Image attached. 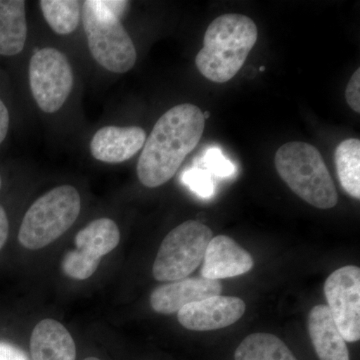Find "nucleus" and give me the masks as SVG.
Segmentation results:
<instances>
[{"mask_svg":"<svg viewBox=\"0 0 360 360\" xmlns=\"http://www.w3.org/2000/svg\"><path fill=\"white\" fill-rule=\"evenodd\" d=\"M205 120L198 106L179 104L156 122L146 137L137 163V176L155 188L172 179L205 132Z\"/></svg>","mask_w":360,"mask_h":360,"instance_id":"1","label":"nucleus"},{"mask_svg":"<svg viewBox=\"0 0 360 360\" xmlns=\"http://www.w3.org/2000/svg\"><path fill=\"white\" fill-rule=\"evenodd\" d=\"M257 39V26L251 18L238 13L220 15L206 30L196 68L210 82H229L243 68Z\"/></svg>","mask_w":360,"mask_h":360,"instance_id":"2","label":"nucleus"},{"mask_svg":"<svg viewBox=\"0 0 360 360\" xmlns=\"http://www.w3.org/2000/svg\"><path fill=\"white\" fill-rule=\"evenodd\" d=\"M276 167L288 187L309 205L321 210L335 207L338 194L319 149L290 141L276 151Z\"/></svg>","mask_w":360,"mask_h":360,"instance_id":"3","label":"nucleus"},{"mask_svg":"<svg viewBox=\"0 0 360 360\" xmlns=\"http://www.w3.org/2000/svg\"><path fill=\"white\" fill-rule=\"evenodd\" d=\"M80 210L82 200L77 188L56 187L28 208L21 222L18 240L27 250L45 248L72 226Z\"/></svg>","mask_w":360,"mask_h":360,"instance_id":"4","label":"nucleus"},{"mask_svg":"<svg viewBox=\"0 0 360 360\" xmlns=\"http://www.w3.org/2000/svg\"><path fill=\"white\" fill-rule=\"evenodd\" d=\"M82 21L91 56L106 70L125 73L136 63V49L122 20L101 6V0L82 4Z\"/></svg>","mask_w":360,"mask_h":360,"instance_id":"5","label":"nucleus"},{"mask_svg":"<svg viewBox=\"0 0 360 360\" xmlns=\"http://www.w3.org/2000/svg\"><path fill=\"white\" fill-rule=\"evenodd\" d=\"M213 233L207 225L187 220L172 229L163 239L155 264L153 276L158 281L186 278L200 266Z\"/></svg>","mask_w":360,"mask_h":360,"instance_id":"6","label":"nucleus"},{"mask_svg":"<svg viewBox=\"0 0 360 360\" xmlns=\"http://www.w3.org/2000/svg\"><path fill=\"white\" fill-rule=\"evenodd\" d=\"M28 75L33 98L40 110L45 113L60 110L75 82L72 68L65 54L51 47L35 51Z\"/></svg>","mask_w":360,"mask_h":360,"instance_id":"7","label":"nucleus"},{"mask_svg":"<svg viewBox=\"0 0 360 360\" xmlns=\"http://www.w3.org/2000/svg\"><path fill=\"white\" fill-rule=\"evenodd\" d=\"M328 309L343 340H360V269L354 265L341 267L324 283Z\"/></svg>","mask_w":360,"mask_h":360,"instance_id":"8","label":"nucleus"},{"mask_svg":"<svg viewBox=\"0 0 360 360\" xmlns=\"http://www.w3.org/2000/svg\"><path fill=\"white\" fill-rule=\"evenodd\" d=\"M245 312L241 298L219 295L186 305L177 312V319L189 330L208 331L232 326Z\"/></svg>","mask_w":360,"mask_h":360,"instance_id":"9","label":"nucleus"},{"mask_svg":"<svg viewBox=\"0 0 360 360\" xmlns=\"http://www.w3.org/2000/svg\"><path fill=\"white\" fill-rule=\"evenodd\" d=\"M201 277L212 281L248 274L255 262L248 251L229 236L212 238L206 248Z\"/></svg>","mask_w":360,"mask_h":360,"instance_id":"10","label":"nucleus"},{"mask_svg":"<svg viewBox=\"0 0 360 360\" xmlns=\"http://www.w3.org/2000/svg\"><path fill=\"white\" fill-rule=\"evenodd\" d=\"M222 291L220 281L198 277L184 278L165 284L153 290L150 305L158 314H172L191 303L200 302Z\"/></svg>","mask_w":360,"mask_h":360,"instance_id":"11","label":"nucleus"},{"mask_svg":"<svg viewBox=\"0 0 360 360\" xmlns=\"http://www.w3.org/2000/svg\"><path fill=\"white\" fill-rule=\"evenodd\" d=\"M146 132L139 127L108 125L97 130L90 141V153L106 163H122L143 148Z\"/></svg>","mask_w":360,"mask_h":360,"instance_id":"12","label":"nucleus"},{"mask_svg":"<svg viewBox=\"0 0 360 360\" xmlns=\"http://www.w3.org/2000/svg\"><path fill=\"white\" fill-rule=\"evenodd\" d=\"M32 360H75L77 348L68 329L54 319L39 322L30 338Z\"/></svg>","mask_w":360,"mask_h":360,"instance_id":"13","label":"nucleus"},{"mask_svg":"<svg viewBox=\"0 0 360 360\" xmlns=\"http://www.w3.org/2000/svg\"><path fill=\"white\" fill-rule=\"evenodd\" d=\"M310 340L321 360H350L347 341L343 340L328 305H316L309 316Z\"/></svg>","mask_w":360,"mask_h":360,"instance_id":"14","label":"nucleus"},{"mask_svg":"<svg viewBox=\"0 0 360 360\" xmlns=\"http://www.w3.org/2000/svg\"><path fill=\"white\" fill-rule=\"evenodd\" d=\"M120 240L117 224L110 219H99L87 224L75 236V252L92 266L98 267L101 257L115 250Z\"/></svg>","mask_w":360,"mask_h":360,"instance_id":"15","label":"nucleus"},{"mask_svg":"<svg viewBox=\"0 0 360 360\" xmlns=\"http://www.w3.org/2000/svg\"><path fill=\"white\" fill-rule=\"evenodd\" d=\"M26 2L0 0V56L20 54L27 39Z\"/></svg>","mask_w":360,"mask_h":360,"instance_id":"16","label":"nucleus"},{"mask_svg":"<svg viewBox=\"0 0 360 360\" xmlns=\"http://www.w3.org/2000/svg\"><path fill=\"white\" fill-rule=\"evenodd\" d=\"M236 360H297L283 340L270 333H252L236 348Z\"/></svg>","mask_w":360,"mask_h":360,"instance_id":"17","label":"nucleus"},{"mask_svg":"<svg viewBox=\"0 0 360 360\" xmlns=\"http://www.w3.org/2000/svg\"><path fill=\"white\" fill-rule=\"evenodd\" d=\"M335 161L338 179L345 193L355 200L360 198V141L348 139L338 144Z\"/></svg>","mask_w":360,"mask_h":360,"instance_id":"18","label":"nucleus"},{"mask_svg":"<svg viewBox=\"0 0 360 360\" xmlns=\"http://www.w3.org/2000/svg\"><path fill=\"white\" fill-rule=\"evenodd\" d=\"M39 6L45 20L54 32L68 35L77 30L80 21L82 2L75 0H41Z\"/></svg>","mask_w":360,"mask_h":360,"instance_id":"19","label":"nucleus"},{"mask_svg":"<svg viewBox=\"0 0 360 360\" xmlns=\"http://www.w3.org/2000/svg\"><path fill=\"white\" fill-rule=\"evenodd\" d=\"M182 182L203 200H208L214 193L212 174L203 168L196 167L187 170L182 175Z\"/></svg>","mask_w":360,"mask_h":360,"instance_id":"20","label":"nucleus"},{"mask_svg":"<svg viewBox=\"0 0 360 360\" xmlns=\"http://www.w3.org/2000/svg\"><path fill=\"white\" fill-rule=\"evenodd\" d=\"M202 162L205 170L224 179L232 176L236 172L234 163L225 158L221 149L219 148H208L203 155Z\"/></svg>","mask_w":360,"mask_h":360,"instance_id":"21","label":"nucleus"},{"mask_svg":"<svg viewBox=\"0 0 360 360\" xmlns=\"http://www.w3.org/2000/svg\"><path fill=\"white\" fill-rule=\"evenodd\" d=\"M345 98L348 105L356 113H360V70H357L350 78L345 90Z\"/></svg>","mask_w":360,"mask_h":360,"instance_id":"22","label":"nucleus"},{"mask_svg":"<svg viewBox=\"0 0 360 360\" xmlns=\"http://www.w3.org/2000/svg\"><path fill=\"white\" fill-rule=\"evenodd\" d=\"M0 360H30L21 348L11 342L0 341Z\"/></svg>","mask_w":360,"mask_h":360,"instance_id":"23","label":"nucleus"},{"mask_svg":"<svg viewBox=\"0 0 360 360\" xmlns=\"http://www.w3.org/2000/svg\"><path fill=\"white\" fill-rule=\"evenodd\" d=\"M11 127V115L8 108L0 96V146L6 141Z\"/></svg>","mask_w":360,"mask_h":360,"instance_id":"24","label":"nucleus"},{"mask_svg":"<svg viewBox=\"0 0 360 360\" xmlns=\"http://www.w3.org/2000/svg\"><path fill=\"white\" fill-rule=\"evenodd\" d=\"M9 222L7 213L4 206L0 205V250L6 245L8 238Z\"/></svg>","mask_w":360,"mask_h":360,"instance_id":"25","label":"nucleus"},{"mask_svg":"<svg viewBox=\"0 0 360 360\" xmlns=\"http://www.w3.org/2000/svg\"><path fill=\"white\" fill-rule=\"evenodd\" d=\"M203 117H205V120H208V118L210 117V111H205V113H203Z\"/></svg>","mask_w":360,"mask_h":360,"instance_id":"26","label":"nucleus"},{"mask_svg":"<svg viewBox=\"0 0 360 360\" xmlns=\"http://www.w3.org/2000/svg\"><path fill=\"white\" fill-rule=\"evenodd\" d=\"M84 360H101V359H96V357H87V359H85Z\"/></svg>","mask_w":360,"mask_h":360,"instance_id":"27","label":"nucleus"},{"mask_svg":"<svg viewBox=\"0 0 360 360\" xmlns=\"http://www.w3.org/2000/svg\"><path fill=\"white\" fill-rule=\"evenodd\" d=\"M264 70H265L264 66H260V68H259L260 72H264Z\"/></svg>","mask_w":360,"mask_h":360,"instance_id":"28","label":"nucleus"},{"mask_svg":"<svg viewBox=\"0 0 360 360\" xmlns=\"http://www.w3.org/2000/svg\"><path fill=\"white\" fill-rule=\"evenodd\" d=\"M1 186H2V180H1V176H0V189H1Z\"/></svg>","mask_w":360,"mask_h":360,"instance_id":"29","label":"nucleus"}]
</instances>
